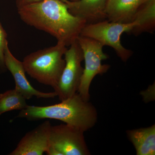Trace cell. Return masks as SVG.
<instances>
[{
  "instance_id": "17",
  "label": "cell",
  "mask_w": 155,
  "mask_h": 155,
  "mask_svg": "<svg viewBox=\"0 0 155 155\" xmlns=\"http://www.w3.org/2000/svg\"><path fill=\"white\" fill-rule=\"evenodd\" d=\"M69 1H77V0H69Z\"/></svg>"
},
{
  "instance_id": "8",
  "label": "cell",
  "mask_w": 155,
  "mask_h": 155,
  "mask_svg": "<svg viewBox=\"0 0 155 155\" xmlns=\"http://www.w3.org/2000/svg\"><path fill=\"white\" fill-rule=\"evenodd\" d=\"M5 61L6 68L12 74L15 83V89L23 96L26 100L33 97L37 98H54L58 96L55 92H43L34 88L27 80L22 62L19 61L11 52L8 43L5 50Z\"/></svg>"
},
{
  "instance_id": "2",
  "label": "cell",
  "mask_w": 155,
  "mask_h": 155,
  "mask_svg": "<svg viewBox=\"0 0 155 155\" xmlns=\"http://www.w3.org/2000/svg\"><path fill=\"white\" fill-rule=\"evenodd\" d=\"M17 117L29 121L56 119L85 132L95 125L98 114L95 106L77 93L56 104L45 107L28 105L20 110Z\"/></svg>"
},
{
  "instance_id": "10",
  "label": "cell",
  "mask_w": 155,
  "mask_h": 155,
  "mask_svg": "<svg viewBox=\"0 0 155 155\" xmlns=\"http://www.w3.org/2000/svg\"><path fill=\"white\" fill-rule=\"evenodd\" d=\"M63 2L71 14L84 19L87 24L100 22L107 18L105 9L107 0H64Z\"/></svg>"
},
{
  "instance_id": "5",
  "label": "cell",
  "mask_w": 155,
  "mask_h": 155,
  "mask_svg": "<svg viewBox=\"0 0 155 155\" xmlns=\"http://www.w3.org/2000/svg\"><path fill=\"white\" fill-rule=\"evenodd\" d=\"M83 51L85 66L77 93L85 101H89L90 87L96 75L106 73L110 66L102 64L109 57L103 51L104 46L94 39L79 35L77 38Z\"/></svg>"
},
{
  "instance_id": "1",
  "label": "cell",
  "mask_w": 155,
  "mask_h": 155,
  "mask_svg": "<svg viewBox=\"0 0 155 155\" xmlns=\"http://www.w3.org/2000/svg\"><path fill=\"white\" fill-rule=\"evenodd\" d=\"M17 10L23 22L49 34L67 47L77 39L87 24L71 14L61 0H42Z\"/></svg>"
},
{
  "instance_id": "12",
  "label": "cell",
  "mask_w": 155,
  "mask_h": 155,
  "mask_svg": "<svg viewBox=\"0 0 155 155\" xmlns=\"http://www.w3.org/2000/svg\"><path fill=\"white\" fill-rule=\"evenodd\" d=\"M137 155L155 154V125L126 131Z\"/></svg>"
},
{
  "instance_id": "13",
  "label": "cell",
  "mask_w": 155,
  "mask_h": 155,
  "mask_svg": "<svg viewBox=\"0 0 155 155\" xmlns=\"http://www.w3.org/2000/svg\"><path fill=\"white\" fill-rule=\"evenodd\" d=\"M27 106L26 99L15 89L0 94V116L10 111L21 110Z\"/></svg>"
},
{
  "instance_id": "3",
  "label": "cell",
  "mask_w": 155,
  "mask_h": 155,
  "mask_svg": "<svg viewBox=\"0 0 155 155\" xmlns=\"http://www.w3.org/2000/svg\"><path fill=\"white\" fill-rule=\"evenodd\" d=\"M67 47L58 42L54 46L31 53L23 59L25 72L40 83L56 88L65 66Z\"/></svg>"
},
{
  "instance_id": "16",
  "label": "cell",
  "mask_w": 155,
  "mask_h": 155,
  "mask_svg": "<svg viewBox=\"0 0 155 155\" xmlns=\"http://www.w3.org/2000/svg\"><path fill=\"white\" fill-rule=\"evenodd\" d=\"M48 155H62L61 153L59 152L58 150L51 146H49L46 152Z\"/></svg>"
},
{
  "instance_id": "11",
  "label": "cell",
  "mask_w": 155,
  "mask_h": 155,
  "mask_svg": "<svg viewBox=\"0 0 155 155\" xmlns=\"http://www.w3.org/2000/svg\"><path fill=\"white\" fill-rule=\"evenodd\" d=\"M144 0H107V18L112 22L126 23L135 19Z\"/></svg>"
},
{
  "instance_id": "14",
  "label": "cell",
  "mask_w": 155,
  "mask_h": 155,
  "mask_svg": "<svg viewBox=\"0 0 155 155\" xmlns=\"http://www.w3.org/2000/svg\"><path fill=\"white\" fill-rule=\"evenodd\" d=\"M8 35L0 22V74L7 71L5 61V50L6 45L8 43Z\"/></svg>"
},
{
  "instance_id": "4",
  "label": "cell",
  "mask_w": 155,
  "mask_h": 155,
  "mask_svg": "<svg viewBox=\"0 0 155 155\" xmlns=\"http://www.w3.org/2000/svg\"><path fill=\"white\" fill-rule=\"evenodd\" d=\"M143 28L142 22L137 18L132 22L126 23L102 21L86 24L82 28L80 35L96 40L104 46L113 48L118 57L126 62L133 52L121 44V35L124 32L142 31Z\"/></svg>"
},
{
  "instance_id": "6",
  "label": "cell",
  "mask_w": 155,
  "mask_h": 155,
  "mask_svg": "<svg viewBox=\"0 0 155 155\" xmlns=\"http://www.w3.org/2000/svg\"><path fill=\"white\" fill-rule=\"evenodd\" d=\"M65 66L56 88L54 89L61 101L77 93L84 68L83 51L77 39L70 45L64 54Z\"/></svg>"
},
{
  "instance_id": "7",
  "label": "cell",
  "mask_w": 155,
  "mask_h": 155,
  "mask_svg": "<svg viewBox=\"0 0 155 155\" xmlns=\"http://www.w3.org/2000/svg\"><path fill=\"white\" fill-rule=\"evenodd\" d=\"M84 131L67 124L51 126L49 143L62 155L91 154Z\"/></svg>"
},
{
  "instance_id": "15",
  "label": "cell",
  "mask_w": 155,
  "mask_h": 155,
  "mask_svg": "<svg viewBox=\"0 0 155 155\" xmlns=\"http://www.w3.org/2000/svg\"><path fill=\"white\" fill-rule=\"evenodd\" d=\"M42 0H16V4L17 9L27 5L40 2Z\"/></svg>"
},
{
  "instance_id": "9",
  "label": "cell",
  "mask_w": 155,
  "mask_h": 155,
  "mask_svg": "<svg viewBox=\"0 0 155 155\" xmlns=\"http://www.w3.org/2000/svg\"><path fill=\"white\" fill-rule=\"evenodd\" d=\"M51 125L45 121L27 132L9 155H42L47 150Z\"/></svg>"
},
{
  "instance_id": "18",
  "label": "cell",
  "mask_w": 155,
  "mask_h": 155,
  "mask_svg": "<svg viewBox=\"0 0 155 155\" xmlns=\"http://www.w3.org/2000/svg\"><path fill=\"white\" fill-rule=\"evenodd\" d=\"M61 1H64V0H61Z\"/></svg>"
}]
</instances>
